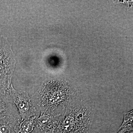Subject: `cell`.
<instances>
[{"mask_svg":"<svg viewBox=\"0 0 133 133\" xmlns=\"http://www.w3.org/2000/svg\"><path fill=\"white\" fill-rule=\"evenodd\" d=\"M90 111L87 108H69L59 116L54 133H85L90 125Z\"/></svg>","mask_w":133,"mask_h":133,"instance_id":"cell-2","label":"cell"},{"mask_svg":"<svg viewBox=\"0 0 133 133\" xmlns=\"http://www.w3.org/2000/svg\"></svg>","mask_w":133,"mask_h":133,"instance_id":"cell-11","label":"cell"},{"mask_svg":"<svg viewBox=\"0 0 133 133\" xmlns=\"http://www.w3.org/2000/svg\"><path fill=\"white\" fill-rule=\"evenodd\" d=\"M9 93L17 108L22 121L33 116L38 117L40 116L39 113L33 106L31 98L26 92L16 90L12 85Z\"/></svg>","mask_w":133,"mask_h":133,"instance_id":"cell-4","label":"cell"},{"mask_svg":"<svg viewBox=\"0 0 133 133\" xmlns=\"http://www.w3.org/2000/svg\"><path fill=\"white\" fill-rule=\"evenodd\" d=\"M8 38L0 36V94L9 92L13 84L16 60Z\"/></svg>","mask_w":133,"mask_h":133,"instance_id":"cell-3","label":"cell"},{"mask_svg":"<svg viewBox=\"0 0 133 133\" xmlns=\"http://www.w3.org/2000/svg\"><path fill=\"white\" fill-rule=\"evenodd\" d=\"M19 114L9 92L0 94V118L12 114Z\"/></svg>","mask_w":133,"mask_h":133,"instance_id":"cell-7","label":"cell"},{"mask_svg":"<svg viewBox=\"0 0 133 133\" xmlns=\"http://www.w3.org/2000/svg\"><path fill=\"white\" fill-rule=\"evenodd\" d=\"M59 116L41 115L36 119L34 129L31 133H54Z\"/></svg>","mask_w":133,"mask_h":133,"instance_id":"cell-5","label":"cell"},{"mask_svg":"<svg viewBox=\"0 0 133 133\" xmlns=\"http://www.w3.org/2000/svg\"><path fill=\"white\" fill-rule=\"evenodd\" d=\"M124 119L119 130L123 128H133V111L124 113Z\"/></svg>","mask_w":133,"mask_h":133,"instance_id":"cell-9","label":"cell"},{"mask_svg":"<svg viewBox=\"0 0 133 133\" xmlns=\"http://www.w3.org/2000/svg\"><path fill=\"white\" fill-rule=\"evenodd\" d=\"M38 117L33 116L31 118L24 119L20 123V133H31L35 127V121Z\"/></svg>","mask_w":133,"mask_h":133,"instance_id":"cell-8","label":"cell"},{"mask_svg":"<svg viewBox=\"0 0 133 133\" xmlns=\"http://www.w3.org/2000/svg\"><path fill=\"white\" fill-rule=\"evenodd\" d=\"M117 133H133V128H126L120 129Z\"/></svg>","mask_w":133,"mask_h":133,"instance_id":"cell-10","label":"cell"},{"mask_svg":"<svg viewBox=\"0 0 133 133\" xmlns=\"http://www.w3.org/2000/svg\"><path fill=\"white\" fill-rule=\"evenodd\" d=\"M22 119L18 114H12L0 118V133H20Z\"/></svg>","mask_w":133,"mask_h":133,"instance_id":"cell-6","label":"cell"},{"mask_svg":"<svg viewBox=\"0 0 133 133\" xmlns=\"http://www.w3.org/2000/svg\"><path fill=\"white\" fill-rule=\"evenodd\" d=\"M67 82L52 80L44 82L31 98V101L40 115L59 116L64 113L72 95Z\"/></svg>","mask_w":133,"mask_h":133,"instance_id":"cell-1","label":"cell"}]
</instances>
